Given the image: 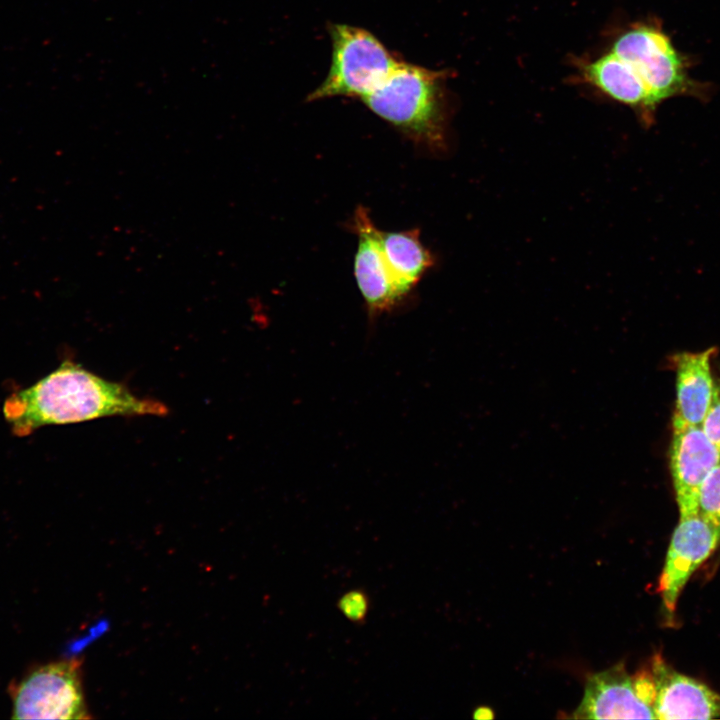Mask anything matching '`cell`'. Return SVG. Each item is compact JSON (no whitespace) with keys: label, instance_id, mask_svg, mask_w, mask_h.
<instances>
[{"label":"cell","instance_id":"8992f818","mask_svg":"<svg viewBox=\"0 0 720 720\" xmlns=\"http://www.w3.org/2000/svg\"><path fill=\"white\" fill-rule=\"evenodd\" d=\"M656 685L653 674L641 670L628 674L618 664L591 675L583 699L574 711L577 719H655Z\"/></svg>","mask_w":720,"mask_h":720},{"label":"cell","instance_id":"4fadbf2b","mask_svg":"<svg viewBox=\"0 0 720 720\" xmlns=\"http://www.w3.org/2000/svg\"><path fill=\"white\" fill-rule=\"evenodd\" d=\"M385 262L404 297L433 265V257L422 244L418 230L380 231Z\"/></svg>","mask_w":720,"mask_h":720},{"label":"cell","instance_id":"5b68a950","mask_svg":"<svg viewBox=\"0 0 720 720\" xmlns=\"http://www.w3.org/2000/svg\"><path fill=\"white\" fill-rule=\"evenodd\" d=\"M80 661L71 659L32 669L10 688L13 719H87Z\"/></svg>","mask_w":720,"mask_h":720},{"label":"cell","instance_id":"52a82bcc","mask_svg":"<svg viewBox=\"0 0 720 720\" xmlns=\"http://www.w3.org/2000/svg\"><path fill=\"white\" fill-rule=\"evenodd\" d=\"M719 541L720 532L698 514L680 518L670 541L658 585V592L667 611H675L687 581L712 554Z\"/></svg>","mask_w":720,"mask_h":720},{"label":"cell","instance_id":"30bf717a","mask_svg":"<svg viewBox=\"0 0 720 720\" xmlns=\"http://www.w3.org/2000/svg\"><path fill=\"white\" fill-rule=\"evenodd\" d=\"M651 672L656 685V719H713L720 717V694L704 683L674 670L655 656Z\"/></svg>","mask_w":720,"mask_h":720},{"label":"cell","instance_id":"9c48e42d","mask_svg":"<svg viewBox=\"0 0 720 720\" xmlns=\"http://www.w3.org/2000/svg\"><path fill=\"white\" fill-rule=\"evenodd\" d=\"M671 472L680 518L698 514L700 487L720 463V449L701 426L673 430Z\"/></svg>","mask_w":720,"mask_h":720},{"label":"cell","instance_id":"7c38bea8","mask_svg":"<svg viewBox=\"0 0 720 720\" xmlns=\"http://www.w3.org/2000/svg\"><path fill=\"white\" fill-rule=\"evenodd\" d=\"M714 348L676 355V403L673 430L701 426L714 388L710 358Z\"/></svg>","mask_w":720,"mask_h":720},{"label":"cell","instance_id":"7a4b0ae2","mask_svg":"<svg viewBox=\"0 0 720 720\" xmlns=\"http://www.w3.org/2000/svg\"><path fill=\"white\" fill-rule=\"evenodd\" d=\"M446 72L400 62L362 102L394 128L430 149L445 146Z\"/></svg>","mask_w":720,"mask_h":720},{"label":"cell","instance_id":"e0dca14e","mask_svg":"<svg viewBox=\"0 0 720 720\" xmlns=\"http://www.w3.org/2000/svg\"><path fill=\"white\" fill-rule=\"evenodd\" d=\"M489 713H491V711H489L487 708H479L475 712V717L476 718H491L492 715H489Z\"/></svg>","mask_w":720,"mask_h":720},{"label":"cell","instance_id":"ba28073f","mask_svg":"<svg viewBox=\"0 0 720 720\" xmlns=\"http://www.w3.org/2000/svg\"><path fill=\"white\" fill-rule=\"evenodd\" d=\"M358 237L354 258V276L371 314H380L397 305L404 296L398 289L385 262L380 231L365 207H358L353 217Z\"/></svg>","mask_w":720,"mask_h":720},{"label":"cell","instance_id":"9a60e30c","mask_svg":"<svg viewBox=\"0 0 720 720\" xmlns=\"http://www.w3.org/2000/svg\"><path fill=\"white\" fill-rule=\"evenodd\" d=\"M336 606L350 622L360 625L366 621L369 614L370 598L366 591L352 589L338 598Z\"/></svg>","mask_w":720,"mask_h":720},{"label":"cell","instance_id":"277c9868","mask_svg":"<svg viewBox=\"0 0 720 720\" xmlns=\"http://www.w3.org/2000/svg\"><path fill=\"white\" fill-rule=\"evenodd\" d=\"M638 74L657 108L663 101L682 94H697L686 62L671 39L656 24L635 23L620 32L609 49Z\"/></svg>","mask_w":720,"mask_h":720},{"label":"cell","instance_id":"3957f363","mask_svg":"<svg viewBox=\"0 0 720 720\" xmlns=\"http://www.w3.org/2000/svg\"><path fill=\"white\" fill-rule=\"evenodd\" d=\"M332 60L327 77L308 100L330 97L362 99L392 72L399 61L371 32L347 24L329 26Z\"/></svg>","mask_w":720,"mask_h":720},{"label":"cell","instance_id":"2e32d148","mask_svg":"<svg viewBox=\"0 0 720 720\" xmlns=\"http://www.w3.org/2000/svg\"><path fill=\"white\" fill-rule=\"evenodd\" d=\"M701 427L707 437L720 449V378L714 382L711 402Z\"/></svg>","mask_w":720,"mask_h":720},{"label":"cell","instance_id":"5bb4252c","mask_svg":"<svg viewBox=\"0 0 720 720\" xmlns=\"http://www.w3.org/2000/svg\"><path fill=\"white\" fill-rule=\"evenodd\" d=\"M698 515L720 532V463L709 472L700 487Z\"/></svg>","mask_w":720,"mask_h":720},{"label":"cell","instance_id":"6da1fadb","mask_svg":"<svg viewBox=\"0 0 720 720\" xmlns=\"http://www.w3.org/2000/svg\"><path fill=\"white\" fill-rule=\"evenodd\" d=\"M160 401L141 398L125 385L64 361L33 386L10 395L3 415L17 436L50 424H69L111 416H165Z\"/></svg>","mask_w":720,"mask_h":720},{"label":"cell","instance_id":"8fae6325","mask_svg":"<svg viewBox=\"0 0 720 720\" xmlns=\"http://www.w3.org/2000/svg\"><path fill=\"white\" fill-rule=\"evenodd\" d=\"M579 79L608 98L632 108L646 125L655 119L647 88L633 68L612 51L592 60L576 61Z\"/></svg>","mask_w":720,"mask_h":720}]
</instances>
